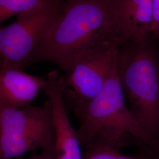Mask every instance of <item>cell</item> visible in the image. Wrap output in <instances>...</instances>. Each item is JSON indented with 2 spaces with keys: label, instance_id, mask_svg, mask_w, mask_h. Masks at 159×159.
I'll use <instances>...</instances> for the list:
<instances>
[{
  "label": "cell",
  "instance_id": "6da1fadb",
  "mask_svg": "<svg viewBox=\"0 0 159 159\" xmlns=\"http://www.w3.org/2000/svg\"><path fill=\"white\" fill-rule=\"evenodd\" d=\"M125 41L115 0H66L62 12L37 48L30 66L48 61L66 73L80 57Z\"/></svg>",
  "mask_w": 159,
  "mask_h": 159
},
{
  "label": "cell",
  "instance_id": "7a4b0ae2",
  "mask_svg": "<svg viewBox=\"0 0 159 159\" xmlns=\"http://www.w3.org/2000/svg\"><path fill=\"white\" fill-rule=\"evenodd\" d=\"M71 102L80 123L77 135L81 147L102 144L120 150L130 139L157 147L129 109L116 64L96 96L87 102Z\"/></svg>",
  "mask_w": 159,
  "mask_h": 159
},
{
  "label": "cell",
  "instance_id": "3957f363",
  "mask_svg": "<svg viewBox=\"0 0 159 159\" xmlns=\"http://www.w3.org/2000/svg\"><path fill=\"white\" fill-rule=\"evenodd\" d=\"M116 68L131 112L143 130L159 144V41L125 40L119 47Z\"/></svg>",
  "mask_w": 159,
  "mask_h": 159
},
{
  "label": "cell",
  "instance_id": "277c9868",
  "mask_svg": "<svg viewBox=\"0 0 159 159\" xmlns=\"http://www.w3.org/2000/svg\"><path fill=\"white\" fill-rule=\"evenodd\" d=\"M56 134L49 98L42 107L0 106V159H16L54 148Z\"/></svg>",
  "mask_w": 159,
  "mask_h": 159
},
{
  "label": "cell",
  "instance_id": "5b68a950",
  "mask_svg": "<svg viewBox=\"0 0 159 159\" xmlns=\"http://www.w3.org/2000/svg\"><path fill=\"white\" fill-rule=\"evenodd\" d=\"M66 0H56L46 10L26 17L0 30V70H24L37 48L62 12Z\"/></svg>",
  "mask_w": 159,
  "mask_h": 159
},
{
  "label": "cell",
  "instance_id": "8992f818",
  "mask_svg": "<svg viewBox=\"0 0 159 159\" xmlns=\"http://www.w3.org/2000/svg\"><path fill=\"white\" fill-rule=\"evenodd\" d=\"M122 43H114L98 48L80 57L63 76L69 88L70 101L87 102L101 91L116 64L117 53Z\"/></svg>",
  "mask_w": 159,
  "mask_h": 159
},
{
  "label": "cell",
  "instance_id": "52a82bcc",
  "mask_svg": "<svg viewBox=\"0 0 159 159\" xmlns=\"http://www.w3.org/2000/svg\"><path fill=\"white\" fill-rule=\"evenodd\" d=\"M47 81L43 89L51 101L53 122L56 134L54 146L57 159H83L81 146L71 125L64 100L67 85L64 77L60 76L57 70L47 74Z\"/></svg>",
  "mask_w": 159,
  "mask_h": 159
},
{
  "label": "cell",
  "instance_id": "ba28073f",
  "mask_svg": "<svg viewBox=\"0 0 159 159\" xmlns=\"http://www.w3.org/2000/svg\"><path fill=\"white\" fill-rule=\"evenodd\" d=\"M47 75L37 76L14 68L0 70V106H29L46 84Z\"/></svg>",
  "mask_w": 159,
  "mask_h": 159
},
{
  "label": "cell",
  "instance_id": "9c48e42d",
  "mask_svg": "<svg viewBox=\"0 0 159 159\" xmlns=\"http://www.w3.org/2000/svg\"><path fill=\"white\" fill-rule=\"evenodd\" d=\"M154 0H115L120 31L125 40L143 41L150 37Z\"/></svg>",
  "mask_w": 159,
  "mask_h": 159
},
{
  "label": "cell",
  "instance_id": "30bf717a",
  "mask_svg": "<svg viewBox=\"0 0 159 159\" xmlns=\"http://www.w3.org/2000/svg\"><path fill=\"white\" fill-rule=\"evenodd\" d=\"M56 0H0V23L12 16L26 17L48 8Z\"/></svg>",
  "mask_w": 159,
  "mask_h": 159
},
{
  "label": "cell",
  "instance_id": "8fae6325",
  "mask_svg": "<svg viewBox=\"0 0 159 159\" xmlns=\"http://www.w3.org/2000/svg\"><path fill=\"white\" fill-rule=\"evenodd\" d=\"M120 150L102 144H94L87 149L83 159H146L131 157L119 152Z\"/></svg>",
  "mask_w": 159,
  "mask_h": 159
},
{
  "label": "cell",
  "instance_id": "7c38bea8",
  "mask_svg": "<svg viewBox=\"0 0 159 159\" xmlns=\"http://www.w3.org/2000/svg\"><path fill=\"white\" fill-rule=\"evenodd\" d=\"M150 37L159 41V0H154L153 18Z\"/></svg>",
  "mask_w": 159,
  "mask_h": 159
},
{
  "label": "cell",
  "instance_id": "4fadbf2b",
  "mask_svg": "<svg viewBox=\"0 0 159 159\" xmlns=\"http://www.w3.org/2000/svg\"><path fill=\"white\" fill-rule=\"evenodd\" d=\"M16 159H57L55 153L54 148L42 150L40 154H33L28 158L24 159L23 157H20Z\"/></svg>",
  "mask_w": 159,
  "mask_h": 159
}]
</instances>
